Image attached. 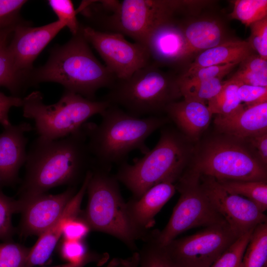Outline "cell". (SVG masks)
I'll list each match as a JSON object with an SVG mask.
<instances>
[{"label": "cell", "mask_w": 267, "mask_h": 267, "mask_svg": "<svg viewBox=\"0 0 267 267\" xmlns=\"http://www.w3.org/2000/svg\"><path fill=\"white\" fill-rule=\"evenodd\" d=\"M92 163L82 128L58 139L39 136L27 151L25 175L17 192L18 199L45 193L60 185L76 186L83 181Z\"/></svg>", "instance_id": "cell-1"}, {"label": "cell", "mask_w": 267, "mask_h": 267, "mask_svg": "<svg viewBox=\"0 0 267 267\" xmlns=\"http://www.w3.org/2000/svg\"><path fill=\"white\" fill-rule=\"evenodd\" d=\"M100 116L98 124L86 122L82 128L92 165L110 171L113 165L126 162L134 150L147 153L150 149L146 144L147 138L169 121L168 118L157 116L136 117L111 104Z\"/></svg>", "instance_id": "cell-2"}, {"label": "cell", "mask_w": 267, "mask_h": 267, "mask_svg": "<svg viewBox=\"0 0 267 267\" xmlns=\"http://www.w3.org/2000/svg\"><path fill=\"white\" fill-rule=\"evenodd\" d=\"M37 82H52L66 90L94 100L96 92L109 89L117 79L94 55L80 32L55 50L46 64L36 74Z\"/></svg>", "instance_id": "cell-3"}, {"label": "cell", "mask_w": 267, "mask_h": 267, "mask_svg": "<svg viewBox=\"0 0 267 267\" xmlns=\"http://www.w3.org/2000/svg\"><path fill=\"white\" fill-rule=\"evenodd\" d=\"M191 148L179 131L167 127L162 130L155 146L133 164L120 165L115 177L132 192L140 197L153 186L165 181L175 183L185 170Z\"/></svg>", "instance_id": "cell-4"}, {"label": "cell", "mask_w": 267, "mask_h": 267, "mask_svg": "<svg viewBox=\"0 0 267 267\" xmlns=\"http://www.w3.org/2000/svg\"><path fill=\"white\" fill-rule=\"evenodd\" d=\"M86 192L88 202L82 217L90 230L111 235L134 249L137 240L144 238L130 219L125 202L115 175L95 166Z\"/></svg>", "instance_id": "cell-5"}, {"label": "cell", "mask_w": 267, "mask_h": 267, "mask_svg": "<svg viewBox=\"0 0 267 267\" xmlns=\"http://www.w3.org/2000/svg\"><path fill=\"white\" fill-rule=\"evenodd\" d=\"M181 4L176 0H93L88 16L94 14L101 31L119 33L145 46L151 33L173 18Z\"/></svg>", "instance_id": "cell-6"}, {"label": "cell", "mask_w": 267, "mask_h": 267, "mask_svg": "<svg viewBox=\"0 0 267 267\" xmlns=\"http://www.w3.org/2000/svg\"><path fill=\"white\" fill-rule=\"evenodd\" d=\"M111 104L91 100L66 90L59 101L47 105L41 92L34 91L23 98V115L33 120L39 136L48 140L66 137L81 129L92 116L101 115Z\"/></svg>", "instance_id": "cell-7"}, {"label": "cell", "mask_w": 267, "mask_h": 267, "mask_svg": "<svg viewBox=\"0 0 267 267\" xmlns=\"http://www.w3.org/2000/svg\"><path fill=\"white\" fill-rule=\"evenodd\" d=\"M178 79L150 61L128 78L117 80L104 99L136 117L155 116L181 95Z\"/></svg>", "instance_id": "cell-8"}, {"label": "cell", "mask_w": 267, "mask_h": 267, "mask_svg": "<svg viewBox=\"0 0 267 267\" xmlns=\"http://www.w3.org/2000/svg\"><path fill=\"white\" fill-rule=\"evenodd\" d=\"M191 168L217 180H267V166L248 144L224 134L206 141Z\"/></svg>", "instance_id": "cell-9"}, {"label": "cell", "mask_w": 267, "mask_h": 267, "mask_svg": "<svg viewBox=\"0 0 267 267\" xmlns=\"http://www.w3.org/2000/svg\"><path fill=\"white\" fill-rule=\"evenodd\" d=\"M200 176L190 168L184 170L175 182L176 190L180 193L179 199L166 226L160 231H154L156 239L162 245H167L193 228L225 222L207 197Z\"/></svg>", "instance_id": "cell-10"}, {"label": "cell", "mask_w": 267, "mask_h": 267, "mask_svg": "<svg viewBox=\"0 0 267 267\" xmlns=\"http://www.w3.org/2000/svg\"><path fill=\"white\" fill-rule=\"evenodd\" d=\"M238 237L224 222L176 238L164 246L181 267H210Z\"/></svg>", "instance_id": "cell-11"}, {"label": "cell", "mask_w": 267, "mask_h": 267, "mask_svg": "<svg viewBox=\"0 0 267 267\" xmlns=\"http://www.w3.org/2000/svg\"><path fill=\"white\" fill-rule=\"evenodd\" d=\"M80 32L97 51L117 80L128 78L150 62L146 47L138 43L130 42L122 34L101 31L89 26L81 27Z\"/></svg>", "instance_id": "cell-12"}, {"label": "cell", "mask_w": 267, "mask_h": 267, "mask_svg": "<svg viewBox=\"0 0 267 267\" xmlns=\"http://www.w3.org/2000/svg\"><path fill=\"white\" fill-rule=\"evenodd\" d=\"M200 180L211 203L238 237L267 222L265 213L250 200L228 192L212 177L201 176Z\"/></svg>", "instance_id": "cell-13"}, {"label": "cell", "mask_w": 267, "mask_h": 267, "mask_svg": "<svg viewBox=\"0 0 267 267\" xmlns=\"http://www.w3.org/2000/svg\"><path fill=\"white\" fill-rule=\"evenodd\" d=\"M76 192V186H72L57 194L45 193L18 199L21 218L17 233L21 237L40 236L60 217Z\"/></svg>", "instance_id": "cell-14"}, {"label": "cell", "mask_w": 267, "mask_h": 267, "mask_svg": "<svg viewBox=\"0 0 267 267\" xmlns=\"http://www.w3.org/2000/svg\"><path fill=\"white\" fill-rule=\"evenodd\" d=\"M65 25L58 20L37 27L15 26L8 50L16 70L29 69L46 45Z\"/></svg>", "instance_id": "cell-15"}, {"label": "cell", "mask_w": 267, "mask_h": 267, "mask_svg": "<svg viewBox=\"0 0 267 267\" xmlns=\"http://www.w3.org/2000/svg\"><path fill=\"white\" fill-rule=\"evenodd\" d=\"M33 129L30 124L21 122L4 128L0 134V188L20 183L19 173L27 153L28 139L25 134Z\"/></svg>", "instance_id": "cell-16"}, {"label": "cell", "mask_w": 267, "mask_h": 267, "mask_svg": "<svg viewBox=\"0 0 267 267\" xmlns=\"http://www.w3.org/2000/svg\"><path fill=\"white\" fill-rule=\"evenodd\" d=\"M91 176L89 170L82 182L81 187L67 205L58 220L43 234L31 248L24 267H34L44 264L49 258L58 240L62 235L66 222L70 219L81 215V205Z\"/></svg>", "instance_id": "cell-17"}, {"label": "cell", "mask_w": 267, "mask_h": 267, "mask_svg": "<svg viewBox=\"0 0 267 267\" xmlns=\"http://www.w3.org/2000/svg\"><path fill=\"white\" fill-rule=\"evenodd\" d=\"M176 191L175 183L165 181L153 186L140 197L133 198L126 202L131 222L144 239L154 224L155 216Z\"/></svg>", "instance_id": "cell-18"}, {"label": "cell", "mask_w": 267, "mask_h": 267, "mask_svg": "<svg viewBox=\"0 0 267 267\" xmlns=\"http://www.w3.org/2000/svg\"><path fill=\"white\" fill-rule=\"evenodd\" d=\"M245 105L228 115H217L214 124L217 129L223 134L243 141L267 133V102Z\"/></svg>", "instance_id": "cell-19"}, {"label": "cell", "mask_w": 267, "mask_h": 267, "mask_svg": "<svg viewBox=\"0 0 267 267\" xmlns=\"http://www.w3.org/2000/svg\"><path fill=\"white\" fill-rule=\"evenodd\" d=\"M150 61L174 63L186 56V42L183 31L173 21V18L156 27L148 36L146 43Z\"/></svg>", "instance_id": "cell-20"}, {"label": "cell", "mask_w": 267, "mask_h": 267, "mask_svg": "<svg viewBox=\"0 0 267 267\" xmlns=\"http://www.w3.org/2000/svg\"><path fill=\"white\" fill-rule=\"evenodd\" d=\"M166 112L185 137L193 139L207 129L213 115L205 103L185 99L171 103Z\"/></svg>", "instance_id": "cell-21"}, {"label": "cell", "mask_w": 267, "mask_h": 267, "mask_svg": "<svg viewBox=\"0 0 267 267\" xmlns=\"http://www.w3.org/2000/svg\"><path fill=\"white\" fill-rule=\"evenodd\" d=\"M252 50L246 41H228L220 44L200 54L183 75L207 66L240 63L251 55Z\"/></svg>", "instance_id": "cell-22"}, {"label": "cell", "mask_w": 267, "mask_h": 267, "mask_svg": "<svg viewBox=\"0 0 267 267\" xmlns=\"http://www.w3.org/2000/svg\"><path fill=\"white\" fill-rule=\"evenodd\" d=\"M186 42V56L204 51L220 44L222 32L213 21H199L188 25L183 31Z\"/></svg>", "instance_id": "cell-23"}, {"label": "cell", "mask_w": 267, "mask_h": 267, "mask_svg": "<svg viewBox=\"0 0 267 267\" xmlns=\"http://www.w3.org/2000/svg\"><path fill=\"white\" fill-rule=\"evenodd\" d=\"M14 29V26L0 31V86L17 96L21 90L20 73L14 66L7 45L8 38Z\"/></svg>", "instance_id": "cell-24"}, {"label": "cell", "mask_w": 267, "mask_h": 267, "mask_svg": "<svg viewBox=\"0 0 267 267\" xmlns=\"http://www.w3.org/2000/svg\"><path fill=\"white\" fill-rule=\"evenodd\" d=\"M217 181L228 192L242 196L253 202L262 212L266 211L267 181Z\"/></svg>", "instance_id": "cell-25"}, {"label": "cell", "mask_w": 267, "mask_h": 267, "mask_svg": "<svg viewBox=\"0 0 267 267\" xmlns=\"http://www.w3.org/2000/svg\"><path fill=\"white\" fill-rule=\"evenodd\" d=\"M242 267H267V222L254 229L243 255Z\"/></svg>", "instance_id": "cell-26"}, {"label": "cell", "mask_w": 267, "mask_h": 267, "mask_svg": "<svg viewBox=\"0 0 267 267\" xmlns=\"http://www.w3.org/2000/svg\"><path fill=\"white\" fill-rule=\"evenodd\" d=\"M138 252L139 267H181L170 256L164 245L156 239L154 232L148 234Z\"/></svg>", "instance_id": "cell-27"}, {"label": "cell", "mask_w": 267, "mask_h": 267, "mask_svg": "<svg viewBox=\"0 0 267 267\" xmlns=\"http://www.w3.org/2000/svg\"><path fill=\"white\" fill-rule=\"evenodd\" d=\"M239 85L230 78L224 82L220 91L208 101L207 106L212 114L228 115L242 105L237 92Z\"/></svg>", "instance_id": "cell-28"}, {"label": "cell", "mask_w": 267, "mask_h": 267, "mask_svg": "<svg viewBox=\"0 0 267 267\" xmlns=\"http://www.w3.org/2000/svg\"><path fill=\"white\" fill-rule=\"evenodd\" d=\"M230 16L246 26L267 17V0H237Z\"/></svg>", "instance_id": "cell-29"}, {"label": "cell", "mask_w": 267, "mask_h": 267, "mask_svg": "<svg viewBox=\"0 0 267 267\" xmlns=\"http://www.w3.org/2000/svg\"><path fill=\"white\" fill-rule=\"evenodd\" d=\"M21 206L19 201L5 195L0 188V240L13 241L17 228L12 222L14 214L20 213Z\"/></svg>", "instance_id": "cell-30"}, {"label": "cell", "mask_w": 267, "mask_h": 267, "mask_svg": "<svg viewBox=\"0 0 267 267\" xmlns=\"http://www.w3.org/2000/svg\"><path fill=\"white\" fill-rule=\"evenodd\" d=\"M224 82L215 78L188 85H178L184 99L205 103L215 96L221 90Z\"/></svg>", "instance_id": "cell-31"}, {"label": "cell", "mask_w": 267, "mask_h": 267, "mask_svg": "<svg viewBox=\"0 0 267 267\" xmlns=\"http://www.w3.org/2000/svg\"><path fill=\"white\" fill-rule=\"evenodd\" d=\"M253 230L238 237L210 267H242L243 255Z\"/></svg>", "instance_id": "cell-32"}, {"label": "cell", "mask_w": 267, "mask_h": 267, "mask_svg": "<svg viewBox=\"0 0 267 267\" xmlns=\"http://www.w3.org/2000/svg\"><path fill=\"white\" fill-rule=\"evenodd\" d=\"M239 63H229L199 68L178 79V85H188L215 78L222 79Z\"/></svg>", "instance_id": "cell-33"}, {"label": "cell", "mask_w": 267, "mask_h": 267, "mask_svg": "<svg viewBox=\"0 0 267 267\" xmlns=\"http://www.w3.org/2000/svg\"><path fill=\"white\" fill-rule=\"evenodd\" d=\"M30 249L14 241L0 243V267H24Z\"/></svg>", "instance_id": "cell-34"}, {"label": "cell", "mask_w": 267, "mask_h": 267, "mask_svg": "<svg viewBox=\"0 0 267 267\" xmlns=\"http://www.w3.org/2000/svg\"><path fill=\"white\" fill-rule=\"evenodd\" d=\"M48 3L57 15V20L67 27L73 36L78 34L80 26L77 19V11L70 0H50Z\"/></svg>", "instance_id": "cell-35"}, {"label": "cell", "mask_w": 267, "mask_h": 267, "mask_svg": "<svg viewBox=\"0 0 267 267\" xmlns=\"http://www.w3.org/2000/svg\"><path fill=\"white\" fill-rule=\"evenodd\" d=\"M58 251L62 259L71 263L82 262L91 254L88 252L84 240L63 238L59 245Z\"/></svg>", "instance_id": "cell-36"}, {"label": "cell", "mask_w": 267, "mask_h": 267, "mask_svg": "<svg viewBox=\"0 0 267 267\" xmlns=\"http://www.w3.org/2000/svg\"><path fill=\"white\" fill-rule=\"evenodd\" d=\"M249 27L251 35L248 43L261 58L267 61V17L252 23Z\"/></svg>", "instance_id": "cell-37"}, {"label": "cell", "mask_w": 267, "mask_h": 267, "mask_svg": "<svg viewBox=\"0 0 267 267\" xmlns=\"http://www.w3.org/2000/svg\"><path fill=\"white\" fill-rule=\"evenodd\" d=\"M237 95L246 106H252L267 102V87L240 84Z\"/></svg>", "instance_id": "cell-38"}, {"label": "cell", "mask_w": 267, "mask_h": 267, "mask_svg": "<svg viewBox=\"0 0 267 267\" xmlns=\"http://www.w3.org/2000/svg\"><path fill=\"white\" fill-rule=\"evenodd\" d=\"M27 2L24 0H0V31L14 26L16 15Z\"/></svg>", "instance_id": "cell-39"}, {"label": "cell", "mask_w": 267, "mask_h": 267, "mask_svg": "<svg viewBox=\"0 0 267 267\" xmlns=\"http://www.w3.org/2000/svg\"><path fill=\"white\" fill-rule=\"evenodd\" d=\"M90 229L82 217L69 219L65 223L62 236L63 239L84 240Z\"/></svg>", "instance_id": "cell-40"}, {"label": "cell", "mask_w": 267, "mask_h": 267, "mask_svg": "<svg viewBox=\"0 0 267 267\" xmlns=\"http://www.w3.org/2000/svg\"><path fill=\"white\" fill-rule=\"evenodd\" d=\"M230 79L240 84L267 87V76L256 73L240 66Z\"/></svg>", "instance_id": "cell-41"}, {"label": "cell", "mask_w": 267, "mask_h": 267, "mask_svg": "<svg viewBox=\"0 0 267 267\" xmlns=\"http://www.w3.org/2000/svg\"><path fill=\"white\" fill-rule=\"evenodd\" d=\"M23 98L15 96H7L0 92V124L6 128L12 124L8 117V113L13 107H21Z\"/></svg>", "instance_id": "cell-42"}, {"label": "cell", "mask_w": 267, "mask_h": 267, "mask_svg": "<svg viewBox=\"0 0 267 267\" xmlns=\"http://www.w3.org/2000/svg\"><path fill=\"white\" fill-rule=\"evenodd\" d=\"M246 142L254 151L260 161L265 166L267 164V133L250 137Z\"/></svg>", "instance_id": "cell-43"}, {"label": "cell", "mask_w": 267, "mask_h": 267, "mask_svg": "<svg viewBox=\"0 0 267 267\" xmlns=\"http://www.w3.org/2000/svg\"><path fill=\"white\" fill-rule=\"evenodd\" d=\"M119 267H139L138 257L135 255H133L126 259H121Z\"/></svg>", "instance_id": "cell-44"}, {"label": "cell", "mask_w": 267, "mask_h": 267, "mask_svg": "<svg viewBox=\"0 0 267 267\" xmlns=\"http://www.w3.org/2000/svg\"><path fill=\"white\" fill-rule=\"evenodd\" d=\"M96 256L91 254L88 258L84 261L75 263H67L63 265L56 266L52 267H84L88 263L95 260Z\"/></svg>", "instance_id": "cell-45"}, {"label": "cell", "mask_w": 267, "mask_h": 267, "mask_svg": "<svg viewBox=\"0 0 267 267\" xmlns=\"http://www.w3.org/2000/svg\"><path fill=\"white\" fill-rule=\"evenodd\" d=\"M119 263V259L113 258L112 259L105 267H115Z\"/></svg>", "instance_id": "cell-46"}, {"label": "cell", "mask_w": 267, "mask_h": 267, "mask_svg": "<svg viewBox=\"0 0 267 267\" xmlns=\"http://www.w3.org/2000/svg\"><path fill=\"white\" fill-rule=\"evenodd\" d=\"M119 264L117 266H116V267H119Z\"/></svg>", "instance_id": "cell-47"}]
</instances>
